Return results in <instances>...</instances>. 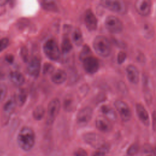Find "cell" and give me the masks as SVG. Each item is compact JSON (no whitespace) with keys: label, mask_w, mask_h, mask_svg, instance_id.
I'll return each mask as SVG.
<instances>
[{"label":"cell","mask_w":156,"mask_h":156,"mask_svg":"<svg viewBox=\"0 0 156 156\" xmlns=\"http://www.w3.org/2000/svg\"><path fill=\"white\" fill-rule=\"evenodd\" d=\"M35 141V133L29 127H23L19 132L17 143L19 147L24 151H29L34 147Z\"/></svg>","instance_id":"cell-1"},{"label":"cell","mask_w":156,"mask_h":156,"mask_svg":"<svg viewBox=\"0 0 156 156\" xmlns=\"http://www.w3.org/2000/svg\"><path fill=\"white\" fill-rule=\"evenodd\" d=\"M93 45L96 54L102 57H107L111 54V43L108 39L104 35L96 36L93 40Z\"/></svg>","instance_id":"cell-2"},{"label":"cell","mask_w":156,"mask_h":156,"mask_svg":"<svg viewBox=\"0 0 156 156\" xmlns=\"http://www.w3.org/2000/svg\"><path fill=\"white\" fill-rule=\"evenodd\" d=\"M43 51L48 58L57 61L60 57V52L56 41L53 38L47 40L43 45Z\"/></svg>","instance_id":"cell-3"},{"label":"cell","mask_w":156,"mask_h":156,"mask_svg":"<svg viewBox=\"0 0 156 156\" xmlns=\"http://www.w3.org/2000/svg\"><path fill=\"white\" fill-rule=\"evenodd\" d=\"M101 5L115 13L124 15L127 12V7L124 1L121 0H102Z\"/></svg>","instance_id":"cell-4"},{"label":"cell","mask_w":156,"mask_h":156,"mask_svg":"<svg viewBox=\"0 0 156 156\" xmlns=\"http://www.w3.org/2000/svg\"><path fill=\"white\" fill-rule=\"evenodd\" d=\"M105 27L108 31L113 34H118L122 31L123 24L121 21L116 16H108L104 22Z\"/></svg>","instance_id":"cell-5"},{"label":"cell","mask_w":156,"mask_h":156,"mask_svg":"<svg viewBox=\"0 0 156 156\" xmlns=\"http://www.w3.org/2000/svg\"><path fill=\"white\" fill-rule=\"evenodd\" d=\"M61 104L58 99L54 98L52 99L48 104V112H47V118L46 123L49 125L52 124L55 121L56 117L57 116Z\"/></svg>","instance_id":"cell-6"},{"label":"cell","mask_w":156,"mask_h":156,"mask_svg":"<svg viewBox=\"0 0 156 156\" xmlns=\"http://www.w3.org/2000/svg\"><path fill=\"white\" fill-rule=\"evenodd\" d=\"M114 105L123 121L127 122L130 120L132 118L131 111L129 105L124 101L116 100L114 103Z\"/></svg>","instance_id":"cell-7"},{"label":"cell","mask_w":156,"mask_h":156,"mask_svg":"<svg viewBox=\"0 0 156 156\" xmlns=\"http://www.w3.org/2000/svg\"><path fill=\"white\" fill-rule=\"evenodd\" d=\"M83 138L87 144H88L89 145L93 147H95L96 149L99 148L101 146L106 144L103 137L96 133H87L83 135Z\"/></svg>","instance_id":"cell-8"},{"label":"cell","mask_w":156,"mask_h":156,"mask_svg":"<svg viewBox=\"0 0 156 156\" xmlns=\"http://www.w3.org/2000/svg\"><path fill=\"white\" fill-rule=\"evenodd\" d=\"M92 116V108L90 107H85L79 111L76 117L77 123L80 126H85L90 121Z\"/></svg>","instance_id":"cell-9"},{"label":"cell","mask_w":156,"mask_h":156,"mask_svg":"<svg viewBox=\"0 0 156 156\" xmlns=\"http://www.w3.org/2000/svg\"><path fill=\"white\" fill-rule=\"evenodd\" d=\"M83 63V66L85 71L89 74L96 73L99 67V63L98 59L93 55H91L83 60L82 61Z\"/></svg>","instance_id":"cell-10"},{"label":"cell","mask_w":156,"mask_h":156,"mask_svg":"<svg viewBox=\"0 0 156 156\" xmlns=\"http://www.w3.org/2000/svg\"><path fill=\"white\" fill-rule=\"evenodd\" d=\"M135 9L136 12L143 16L149 15L151 10V2L149 0H138L135 1Z\"/></svg>","instance_id":"cell-11"},{"label":"cell","mask_w":156,"mask_h":156,"mask_svg":"<svg viewBox=\"0 0 156 156\" xmlns=\"http://www.w3.org/2000/svg\"><path fill=\"white\" fill-rule=\"evenodd\" d=\"M84 21L87 29L90 31H94L98 27V20L94 13L87 9L84 16Z\"/></svg>","instance_id":"cell-12"},{"label":"cell","mask_w":156,"mask_h":156,"mask_svg":"<svg viewBox=\"0 0 156 156\" xmlns=\"http://www.w3.org/2000/svg\"><path fill=\"white\" fill-rule=\"evenodd\" d=\"M40 60L37 57H34L32 58L28 63L27 66V73L34 77H37L40 71Z\"/></svg>","instance_id":"cell-13"},{"label":"cell","mask_w":156,"mask_h":156,"mask_svg":"<svg viewBox=\"0 0 156 156\" xmlns=\"http://www.w3.org/2000/svg\"><path fill=\"white\" fill-rule=\"evenodd\" d=\"M126 75L129 82L133 84H137L140 79V74L138 68L133 65H129L126 68Z\"/></svg>","instance_id":"cell-14"},{"label":"cell","mask_w":156,"mask_h":156,"mask_svg":"<svg viewBox=\"0 0 156 156\" xmlns=\"http://www.w3.org/2000/svg\"><path fill=\"white\" fill-rule=\"evenodd\" d=\"M136 114L141 122L146 126H148L150 124V119L149 114L143 106L140 103H138L135 105Z\"/></svg>","instance_id":"cell-15"},{"label":"cell","mask_w":156,"mask_h":156,"mask_svg":"<svg viewBox=\"0 0 156 156\" xmlns=\"http://www.w3.org/2000/svg\"><path fill=\"white\" fill-rule=\"evenodd\" d=\"M96 127L101 132H108L112 130L111 122L104 116H99L96 119Z\"/></svg>","instance_id":"cell-16"},{"label":"cell","mask_w":156,"mask_h":156,"mask_svg":"<svg viewBox=\"0 0 156 156\" xmlns=\"http://www.w3.org/2000/svg\"><path fill=\"white\" fill-rule=\"evenodd\" d=\"M67 79L66 73L61 69L54 71L51 75V80L55 84L60 85L65 82Z\"/></svg>","instance_id":"cell-17"},{"label":"cell","mask_w":156,"mask_h":156,"mask_svg":"<svg viewBox=\"0 0 156 156\" xmlns=\"http://www.w3.org/2000/svg\"><path fill=\"white\" fill-rule=\"evenodd\" d=\"M101 111L104 116L108 120L111 121H116L117 119V115L115 110L108 105H102L101 107Z\"/></svg>","instance_id":"cell-18"},{"label":"cell","mask_w":156,"mask_h":156,"mask_svg":"<svg viewBox=\"0 0 156 156\" xmlns=\"http://www.w3.org/2000/svg\"><path fill=\"white\" fill-rule=\"evenodd\" d=\"M143 88H144V98L146 101L148 103H152V87L151 84L150 83L149 79L146 76H143Z\"/></svg>","instance_id":"cell-19"},{"label":"cell","mask_w":156,"mask_h":156,"mask_svg":"<svg viewBox=\"0 0 156 156\" xmlns=\"http://www.w3.org/2000/svg\"><path fill=\"white\" fill-rule=\"evenodd\" d=\"M10 79L11 82L16 86L22 85L25 81L23 74L18 71L12 72L10 74Z\"/></svg>","instance_id":"cell-20"},{"label":"cell","mask_w":156,"mask_h":156,"mask_svg":"<svg viewBox=\"0 0 156 156\" xmlns=\"http://www.w3.org/2000/svg\"><path fill=\"white\" fill-rule=\"evenodd\" d=\"M72 38L74 44L76 46H81L83 43V36L81 30L79 28H76L72 34Z\"/></svg>","instance_id":"cell-21"},{"label":"cell","mask_w":156,"mask_h":156,"mask_svg":"<svg viewBox=\"0 0 156 156\" xmlns=\"http://www.w3.org/2000/svg\"><path fill=\"white\" fill-rule=\"evenodd\" d=\"M42 7L49 12H57L58 11V6L56 2L54 1H43L41 2Z\"/></svg>","instance_id":"cell-22"},{"label":"cell","mask_w":156,"mask_h":156,"mask_svg":"<svg viewBox=\"0 0 156 156\" xmlns=\"http://www.w3.org/2000/svg\"><path fill=\"white\" fill-rule=\"evenodd\" d=\"M45 115V109L42 105L37 106L33 111L32 115L35 119L41 120Z\"/></svg>","instance_id":"cell-23"},{"label":"cell","mask_w":156,"mask_h":156,"mask_svg":"<svg viewBox=\"0 0 156 156\" xmlns=\"http://www.w3.org/2000/svg\"><path fill=\"white\" fill-rule=\"evenodd\" d=\"M27 99V92L24 89H20L18 93L16 102L19 106H22L25 103Z\"/></svg>","instance_id":"cell-24"},{"label":"cell","mask_w":156,"mask_h":156,"mask_svg":"<svg viewBox=\"0 0 156 156\" xmlns=\"http://www.w3.org/2000/svg\"><path fill=\"white\" fill-rule=\"evenodd\" d=\"M73 48V44L69 38L65 37L63 38L62 43V51L63 53L66 54L68 53L70 51H71Z\"/></svg>","instance_id":"cell-25"},{"label":"cell","mask_w":156,"mask_h":156,"mask_svg":"<svg viewBox=\"0 0 156 156\" xmlns=\"http://www.w3.org/2000/svg\"><path fill=\"white\" fill-rule=\"evenodd\" d=\"M16 104V102L15 98L9 99L4 106V111L7 113H11L14 110Z\"/></svg>","instance_id":"cell-26"},{"label":"cell","mask_w":156,"mask_h":156,"mask_svg":"<svg viewBox=\"0 0 156 156\" xmlns=\"http://www.w3.org/2000/svg\"><path fill=\"white\" fill-rule=\"evenodd\" d=\"M92 55V52L90 47L86 44L83 45L79 54V59L82 61L85 58Z\"/></svg>","instance_id":"cell-27"},{"label":"cell","mask_w":156,"mask_h":156,"mask_svg":"<svg viewBox=\"0 0 156 156\" xmlns=\"http://www.w3.org/2000/svg\"><path fill=\"white\" fill-rule=\"evenodd\" d=\"M141 156H155V151L152 147L148 144H145L142 149Z\"/></svg>","instance_id":"cell-28"},{"label":"cell","mask_w":156,"mask_h":156,"mask_svg":"<svg viewBox=\"0 0 156 156\" xmlns=\"http://www.w3.org/2000/svg\"><path fill=\"white\" fill-rule=\"evenodd\" d=\"M109 147L107 144L101 146L99 148H97L96 150L93 153L92 156H105V155L108 152Z\"/></svg>","instance_id":"cell-29"},{"label":"cell","mask_w":156,"mask_h":156,"mask_svg":"<svg viewBox=\"0 0 156 156\" xmlns=\"http://www.w3.org/2000/svg\"><path fill=\"white\" fill-rule=\"evenodd\" d=\"M64 108L66 110L69 111L73 109V101L71 98H66L63 103Z\"/></svg>","instance_id":"cell-30"},{"label":"cell","mask_w":156,"mask_h":156,"mask_svg":"<svg viewBox=\"0 0 156 156\" xmlns=\"http://www.w3.org/2000/svg\"><path fill=\"white\" fill-rule=\"evenodd\" d=\"M54 67L52 64L46 63L43 66V73L44 74H51V73H52L54 72Z\"/></svg>","instance_id":"cell-31"},{"label":"cell","mask_w":156,"mask_h":156,"mask_svg":"<svg viewBox=\"0 0 156 156\" xmlns=\"http://www.w3.org/2000/svg\"><path fill=\"white\" fill-rule=\"evenodd\" d=\"M7 92V88L5 84H0V102H2L5 99Z\"/></svg>","instance_id":"cell-32"},{"label":"cell","mask_w":156,"mask_h":156,"mask_svg":"<svg viewBox=\"0 0 156 156\" xmlns=\"http://www.w3.org/2000/svg\"><path fill=\"white\" fill-rule=\"evenodd\" d=\"M9 44V40L7 38L0 39V52L4 50Z\"/></svg>","instance_id":"cell-33"},{"label":"cell","mask_w":156,"mask_h":156,"mask_svg":"<svg viewBox=\"0 0 156 156\" xmlns=\"http://www.w3.org/2000/svg\"><path fill=\"white\" fill-rule=\"evenodd\" d=\"M138 146H137L136 144H134L131 145V146L129 147V149H128L127 152L128 155H130V156H132V155H135V154H136L137 152H138Z\"/></svg>","instance_id":"cell-34"},{"label":"cell","mask_w":156,"mask_h":156,"mask_svg":"<svg viewBox=\"0 0 156 156\" xmlns=\"http://www.w3.org/2000/svg\"><path fill=\"white\" fill-rule=\"evenodd\" d=\"M127 54L123 51H120L117 56V62L119 64L122 63L126 59Z\"/></svg>","instance_id":"cell-35"},{"label":"cell","mask_w":156,"mask_h":156,"mask_svg":"<svg viewBox=\"0 0 156 156\" xmlns=\"http://www.w3.org/2000/svg\"><path fill=\"white\" fill-rule=\"evenodd\" d=\"M74 156H88V154L84 149L79 148L76 151Z\"/></svg>","instance_id":"cell-36"},{"label":"cell","mask_w":156,"mask_h":156,"mask_svg":"<svg viewBox=\"0 0 156 156\" xmlns=\"http://www.w3.org/2000/svg\"><path fill=\"white\" fill-rule=\"evenodd\" d=\"M21 55L24 62H27L28 60V52L26 48H23L21 51Z\"/></svg>","instance_id":"cell-37"},{"label":"cell","mask_w":156,"mask_h":156,"mask_svg":"<svg viewBox=\"0 0 156 156\" xmlns=\"http://www.w3.org/2000/svg\"><path fill=\"white\" fill-rule=\"evenodd\" d=\"M152 126H153L154 130H155V111H154L152 113Z\"/></svg>","instance_id":"cell-38"},{"label":"cell","mask_w":156,"mask_h":156,"mask_svg":"<svg viewBox=\"0 0 156 156\" xmlns=\"http://www.w3.org/2000/svg\"><path fill=\"white\" fill-rule=\"evenodd\" d=\"M6 60L9 62V63H12L13 61V57L12 55H9L6 57Z\"/></svg>","instance_id":"cell-39"},{"label":"cell","mask_w":156,"mask_h":156,"mask_svg":"<svg viewBox=\"0 0 156 156\" xmlns=\"http://www.w3.org/2000/svg\"><path fill=\"white\" fill-rule=\"evenodd\" d=\"M7 2V1H0V5H4Z\"/></svg>","instance_id":"cell-40"}]
</instances>
